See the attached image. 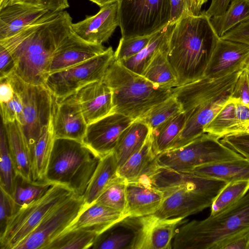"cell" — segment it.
Instances as JSON below:
<instances>
[{
  "label": "cell",
  "mask_w": 249,
  "mask_h": 249,
  "mask_svg": "<svg viewBox=\"0 0 249 249\" xmlns=\"http://www.w3.org/2000/svg\"><path fill=\"white\" fill-rule=\"evenodd\" d=\"M13 0H3L2 2L0 3V9L11 4Z\"/></svg>",
  "instance_id": "obj_58"
},
{
  "label": "cell",
  "mask_w": 249,
  "mask_h": 249,
  "mask_svg": "<svg viewBox=\"0 0 249 249\" xmlns=\"http://www.w3.org/2000/svg\"><path fill=\"white\" fill-rule=\"evenodd\" d=\"M74 194L66 186L54 184L41 196L18 209L0 234L1 249H15L50 210Z\"/></svg>",
  "instance_id": "obj_8"
},
{
  "label": "cell",
  "mask_w": 249,
  "mask_h": 249,
  "mask_svg": "<svg viewBox=\"0 0 249 249\" xmlns=\"http://www.w3.org/2000/svg\"><path fill=\"white\" fill-rule=\"evenodd\" d=\"M98 235L82 229L66 230L52 241L46 249H90Z\"/></svg>",
  "instance_id": "obj_38"
},
{
  "label": "cell",
  "mask_w": 249,
  "mask_h": 249,
  "mask_svg": "<svg viewBox=\"0 0 249 249\" xmlns=\"http://www.w3.org/2000/svg\"><path fill=\"white\" fill-rule=\"evenodd\" d=\"M3 126L17 175L33 181L31 152L22 125L16 121Z\"/></svg>",
  "instance_id": "obj_25"
},
{
  "label": "cell",
  "mask_w": 249,
  "mask_h": 249,
  "mask_svg": "<svg viewBox=\"0 0 249 249\" xmlns=\"http://www.w3.org/2000/svg\"><path fill=\"white\" fill-rule=\"evenodd\" d=\"M17 210V208L13 197L0 187V234L3 232L8 220Z\"/></svg>",
  "instance_id": "obj_48"
},
{
  "label": "cell",
  "mask_w": 249,
  "mask_h": 249,
  "mask_svg": "<svg viewBox=\"0 0 249 249\" xmlns=\"http://www.w3.org/2000/svg\"></svg>",
  "instance_id": "obj_61"
},
{
  "label": "cell",
  "mask_w": 249,
  "mask_h": 249,
  "mask_svg": "<svg viewBox=\"0 0 249 249\" xmlns=\"http://www.w3.org/2000/svg\"><path fill=\"white\" fill-rule=\"evenodd\" d=\"M221 142L249 160V134L230 135L223 137Z\"/></svg>",
  "instance_id": "obj_46"
},
{
  "label": "cell",
  "mask_w": 249,
  "mask_h": 249,
  "mask_svg": "<svg viewBox=\"0 0 249 249\" xmlns=\"http://www.w3.org/2000/svg\"><path fill=\"white\" fill-rule=\"evenodd\" d=\"M171 15L170 23L175 24L183 16L198 15L196 0H171Z\"/></svg>",
  "instance_id": "obj_45"
},
{
  "label": "cell",
  "mask_w": 249,
  "mask_h": 249,
  "mask_svg": "<svg viewBox=\"0 0 249 249\" xmlns=\"http://www.w3.org/2000/svg\"><path fill=\"white\" fill-rule=\"evenodd\" d=\"M208 0H196L197 9L199 13H201V7L202 5L207 2Z\"/></svg>",
  "instance_id": "obj_57"
},
{
  "label": "cell",
  "mask_w": 249,
  "mask_h": 249,
  "mask_svg": "<svg viewBox=\"0 0 249 249\" xmlns=\"http://www.w3.org/2000/svg\"><path fill=\"white\" fill-rule=\"evenodd\" d=\"M53 118V107L51 120L43 129L32 150V172L35 181H45V175L55 140Z\"/></svg>",
  "instance_id": "obj_31"
},
{
  "label": "cell",
  "mask_w": 249,
  "mask_h": 249,
  "mask_svg": "<svg viewBox=\"0 0 249 249\" xmlns=\"http://www.w3.org/2000/svg\"><path fill=\"white\" fill-rule=\"evenodd\" d=\"M3 0H0V3H1V2H2Z\"/></svg>",
  "instance_id": "obj_60"
},
{
  "label": "cell",
  "mask_w": 249,
  "mask_h": 249,
  "mask_svg": "<svg viewBox=\"0 0 249 249\" xmlns=\"http://www.w3.org/2000/svg\"><path fill=\"white\" fill-rule=\"evenodd\" d=\"M155 161L136 181L150 184L163 191L173 188L185 187L214 197L227 183L192 172H178L159 167Z\"/></svg>",
  "instance_id": "obj_13"
},
{
  "label": "cell",
  "mask_w": 249,
  "mask_h": 249,
  "mask_svg": "<svg viewBox=\"0 0 249 249\" xmlns=\"http://www.w3.org/2000/svg\"><path fill=\"white\" fill-rule=\"evenodd\" d=\"M249 229L232 234L217 243L213 249H249Z\"/></svg>",
  "instance_id": "obj_47"
},
{
  "label": "cell",
  "mask_w": 249,
  "mask_h": 249,
  "mask_svg": "<svg viewBox=\"0 0 249 249\" xmlns=\"http://www.w3.org/2000/svg\"><path fill=\"white\" fill-rule=\"evenodd\" d=\"M0 103V114L2 124H6L17 121L22 126L24 119L22 101L15 92L13 98L9 102Z\"/></svg>",
  "instance_id": "obj_44"
},
{
  "label": "cell",
  "mask_w": 249,
  "mask_h": 249,
  "mask_svg": "<svg viewBox=\"0 0 249 249\" xmlns=\"http://www.w3.org/2000/svg\"><path fill=\"white\" fill-rule=\"evenodd\" d=\"M249 190V180L227 182L215 197L211 206V216L219 214L242 199Z\"/></svg>",
  "instance_id": "obj_37"
},
{
  "label": "cell",
  "mask_w": 249,
  "mask_h": 249,
  "mask_svg": "<svg viewBox=\"0 0 249 249\" xmlns=\"http://www.w3.org/2000/svg\"><path fill=\"white\" fill-rule=\"evenodd\" d=\"M5 78L22 101L24 119L22 126L32 152L43 129L51 120L54 97L44 86L26 83L14 72Z\"/></svg>",
  "instance_id": "obj_10"
},
{
  "label": "cell",
  "mask_w": 249,
  "mask_h": 249,
  "mask_svg": "<svg viewBox=\"0 0 249 249\" xmlns=\"http://www.w3.org/2000/svg\"><path fill=\"white\" fill-rule=\"evenodd\" d=\"M242 70L217 79L205 76L174 88V96L185 114L186 121L182 130L166 151L184 146L205 133V128L230 98Z\"/></svg>",
  "instance_id": "obj_3"
},
{
  "label": "cell",
  "mask_w": 249,
  "mask_h": 249,
  "mask_svg": "<svg viewBox=\"0 0 249 249\" xmlns=\"http://www.w3.org/2000/svg\"><path fill=\"white\" fill-rule=\"evenodd\" d=\"M184 219H160L154 214L143 216L140 249H171L176 230L187 221Z\"/></svg>",
  "instance_id": "obj_22"
},
{
  "label": "cell",
  "mask_w": 249,
  "mask_h": 249,
  "mask_svg": "<svg viewBox=\"0 0 249 249\" xmlns=\"http://www.w3.org/2000/svg\"><path fill=\"white\" fill-rule=\"evenodd\" d=\"M135 120L111 113L88 125L82 142L100 158L113 152L122 133Z\"/></svg>",
  "instance_id": "obj_14"
},
{
  "label": "cell",
  "mask_w": 249,
  "mask_h": 249,
  "mask_svg": "<svg viewBox=\"0 0 249 249\" xmlns=\"http://www.w3.org/2000/svg\"><path fill=\"white\" fill-rule=\"evenodd\" d=\"M220 38L249 45V20L237 25Z\"/></svg>",
  "instance_id": "obj_50"
},
{
  "label": "cell",
  "mask_w": 249,
  "mask_h": 249,
  "mask_svg": "<svg viewBox=\"0 0 249 249\" xmlns=\"http://www.w3.org/2000/svg\"><path fill=\"white\" fill-rule=\"evenodd\" d=\"M102 81L112 92V113L134 120L141 118L154 107L174 95V88L156 85L115 59Z\"/></svg>",
  "instance_id": "obj_4"
},
{
  "label": "cell",
  "mask_w": 249,
  "mask_h": 249,
  "mask_svg": "<svg viewBox=\"0 0 249 249\" xmlns=\"http://www.w3.org/2000/svg\"><path fill=\"white\" fill-rule=\"evenodd\" d=\"M219 139L205 133L184 146L159 154L155 164L176 171L190 172L200 165L243 158Z\"/></svg>",
  "instance_id": "obj_7"
},
{
  "label": "cell",
  "mask_w": 249,
  "mask_h": 249,
  "mask_svg": "<svg viewBox=\"0 0 249 249\" xmlns=\"http://www.w3.org/2000/svg\"><path fill=\"white\" fill-rule=\"evenodd\" d=\"M53 97L55 139H68L82 142L88 124L74 94L60 99Z\"/></svg>",
  "instance_id": "obj_17"
},
{
  "label": "cell",
  "mask_w": 249,
  "mask_h": 249,
  "mask_svg": "<svg viewBox=\"0 0 249 249\" xmlns=\"http://www.w3.org/2000/svg\"><path fill=\"white\" fill-rule=\"evenodd\" d=\"M38 6L53 12H61L70 7L68 0H38Z\"/></svg>",
  "instance_id": "obj_52"
},
{
  "label": "cell",
  "mask_w": 249,
  "mask_h": 249,
  "mask_svg": "<svg viewBox=\"0 0 249 249\" xmlns=\"http://www.w3.org/2000/svg\"><path fill=\"white\" fill-rule=\"evenodd\" d=\"M174 25L168 24L158 31L148 44L139 53L119 62L127 69L142 76L157 52L168 45Z\"/></svg>",
  "instance_id": "obj_30"
},
{
  "label": "cell",
  "mask_w": 249,
  "mask_h": 249,
  "mask_svg": "<svg viewBox=\"0 0 249 249\" xmlns=\"http://www.w3.org/2000/svg\"><path fill=\"white\" fill-rule=\"evenodd\" d=\"M126 195V213L131 216L154 214L165 195L164 191L139 180L127 183Z\"/></svg>",
  "instance_id": "obj_23"
},
{
  "label": "cell",
  "mask_w": 249,
  "mask_h": 249,
  "mask_svg": "<svg viewBox=\"0 0 249 249\" xmlns=\"http://www.w3.org/2000/svg\"><path fill=\"white\" fill-rule=\"evenodd\" d=\"M53 185L46 181H30L17 175L12 197L17 209L41 196Z\"/></svg>",
  "instance_id": "obj_39"
},
{
  "label": "cell",
  "mask_w": 249,
  "mask_h": 249,
  "mask_svg": "<svg viewBox=\"0 0 249 249\" xmlns=\"http://www.w3.org/2000/svg\"><path fill=\"white\" fill-rule=\"evenodd\" d=\"M187 221L176 230L172 249H213L221 240L249 229V192L217 215Z\"/></svg>",
  "instance_id": "obj_5"
},
{
  "label": "cell",
  "mask_w": 249,
  "mask_h": 249,
  "mask_svg": "<svg viewBox=\"0 0 249 249\" xmlns=\"http://www.w3.org/2000/svg\"><path fill=\"white\" fill-rule=\"evenodd\" d=\"M186 117L181 111L151 130L153 147L156 155L167 150L182 130Z\"/></svg>",
  "instance_id": "obj_34"
},
{
  "label": "cell",
  "mask_w": 249,
  "mask_h": 249,
  "mask_svg": "<svg viewBox=\"0 0 249 249\" xmlns=\"http://www.w3.org/2000/svg\"><path fill=\"white\" fill-rule=\"evenodd\" d=\"M142 216H127L99 234L90 249H140Z\"/></svg>",
  "instance_id": "obj_20"
},
{
  "label": "cell",
  "mask_w": 249,
  "mask_h": 249,
  "mask_svg": "<svg viewBox=\"0 0 249 249\" xmlns=\"http://www.w3.org/2000/svg\"><path fill=\"white\" fill-rule=\"evenodd\" d=\"M119 26L117 2L100 8L94 15L72 23L73 33L83 40L93 44H102L111 37Z\"/></svg>",
  "instance_id": "obj_18"
},
{
  "label": "cell",
  "mask_w": 249,
  "mask_h": 249,
  "mask_svg": "<svg viewBox=\"0 0 249 249\" xmlns=\"http://www.w3.org/2000/svg\"><path fill=\"white\" fill-rule=\"evenodd\" d=\"M157 33L143 36L121 37L114 52V59L120 62L136 55L148 44Z\"/></svg>",
  "instance_id": "obj_43"
},
{
  "label": "cell",
  "mask_w": 249,
  "mask_h": 249,
  "mask_svg": "<svg viewBox=\"0 0 249 249\" xmlns=\"http://www.w3.org/2000/svg\"><path fill=\"white\" fill-rule=\"evenodd\" d=\"M181 111L180 105L173 95L154 107L140 119L151 130Z\"/></svg>",
  "instance_id": "obj_42"
},
{
  "label": "cell",
  "mask_w": 249,
  "mask_h": 249,
  "mask_svg": "<svg viewBox=\"0 0 249 249\" xmlns=\"http://www.w3.org/2000/svg\"><path fill=\"white\" fill-rule=\"evenodd\" d=\"M249 61V45L219 37L205 76L213 79L222 78L243 70Z\"/></svg>",
  "instance_id": "obj_16"
},
{
  "label": "cell",
  "mask_w": 249,
  "mask_h": 249,
  "mask_svg": "<svg viewBox=\"0 0 249 249\" xmlns=\"http://www.w3.org/2000/svg\"><path fill=\"white\" fill-rule=\"evenodd\" d=\"M167 50L168 45L157 52L142 76L159 86L174 88L178 80L168 60Z\"/></svg>",
  "instance_id": "obj_35"
},
{
  "label": "cell",
  "mask_w": 249,
  "mask_h": 249,
  "mask_svg": "<svg viewBox=\"0 0 249 249\" xmlns=\"http://www.w3.org/2000/svg\"><path fill=\"white\" fill-rule=\"evenodd\" d=\"M74 95L88 125L112 112V92L102 81L84 86Z\"/></svg>",
  "instance_id": "obj_21"
},
{
  "label": "cell",
  "mask_w": 249,
  "mask_h": 249,
  "mask_svg": "<svg viewBox=\"0 0 249 249\" xmlns=\"http://www.w3.org/2000/svg\"><path fill=\"white\" fill-rule=\"evenodd\" d=\"M127 182L117 176L104 189L95 202L126 213V189Z\"/></svg>",
  "instance_id": "obj_40"
},
{
  "label": "cell",
  "mask_w": 249,
  "mask_h": 249,
  "mask_svg": "<svg viewBox=\"0 0 249 249\" xmlns=\"http://www.w3.org/2000/svg\"><path fill=\"white\" fill-rule=\"evenodd\" d=\"M100 159L81 142L55 139L45 181L84 196Z\"/></svg>",
  "instance_id": "obj_6"
},
{
  "label": "cell",
  "mask_w": 249,
  "mask_h": 249,
  "mask_svg": "<svg viewBox=\"0 0 249 249\" xmlns=\"http://www.w3.org/2000/svg\"><path fill=\"white\" fill-rule=\"evenodd\" d=\"M230 97L249 107V76L245 68L238 77Z\"/></svg>",
  "instance_id": "obj_49"
},
{
  "label": "cell",
  "mask_w": 249,
  "mask_h": 249,
  "mask_svg": "<svg viewBox=\"0 0 249 249\" xmlns=\"http://www.w3.org/2000/svg\"><path fill=\"white\" fill-rule=\"evenodd\" d=\"M91 2L97 4L100 8L106 5L116 2L118 0H89Z\"/></svg>",
  "instance_id": "obj_55"
},
{
  "label": "cell",
  "mask_w": 249,
  "mask_h": 249,
  "mask_svg": "<svg viewBox=\"0 0 249 249\" xmlns=\"http://www.w3.org/2000/svg\"><path fill=\"white\" fill-rule=\"evenodd\" d=\"M219 38L205 11L183 16L175 23L168 40L167 58L177 87L205 76Z\"/></svg>",
  "instance_id": "obj_2"
},
{
  "label": "cell",
  "mask_w": 249,
  "mask_h": 249,
  "mask_svg": "<svg viewBox=\"0 0 249 249\" xmlns=\"http://www.w3.org/2000/svg\"><path fill=\"white\" fill-rule=\"evenodd\" d=\"M239 134H249V120L243 122L227 129L223 133L222 138L227 135Z\"/></svg>",
  "instance_id": "obj_54"
},
{
  "label": "cell",
  "mask_w": 249,
  "mask_h": 249,
  "mask_svg": "<svg viewBox=\"0 0 249 249\" xmlns=\"http://www.w3.org/2000/svg\"><path fill=\"white\" fill-rule=\"evenodd\" d=\"M245 69L246 70V71L248 72V74L249 75V61L247 63V64L245 67Z\"/></svg>",
  "instance_id": "obj_59"
},
{
  "label": "cell",
  "mask_w": 249,
  "mask_h": 249,
  "mask_svg": "<svg viewBox=\"0 0 249 249\" xmlns=\"http://www.w3.org/2000/svg\"><path fill=\"white\" fill-rule=\"evenodd\" d=\"M85 206L84 196L74 194L50 210L15 249H46L71 225Z\"/></svg>",
  "instance_id": "obj_12"
},
{
  "label": "cell",
  "mask_w": 249,
  "mask_h": 249,
  "mask_svg": "<svg viewBox=\"0 0 249 249\" xmlns=\"http://www.w3.org/2000/svg\"><path fill=\"white\" fill-rule=\"evenodd\" d=\"M126 216L120 212L94 202L86 205L66 230L82 229L99 235Z\"/></svg>",
  "instance_id": "obj_26"
},
{
  "label": "cell",
  "mask_w": 249,
  "mask_h": 249,
  "mask_svg": "<svg viewBox=\"0 0 249 249\" xmlns=\"http://www.w3.org/2000/svg\"><path fill=\"white\" fill-rule=\"evenodd\" d=\"M72 18L66 11H48L0 46L12 56L14 72L24 82L44 86L52 57L61 42L72 31Z\"/></svg>",
  "instance_id": "obj_1"
},
{
  "label": "cell",
  "mask_w": 249,
  "mask_h": 249,
  "mask_svg": "<svg viewBox=\"0 0 249 249\" xmlns=\"http://www.w3.org/2000/svg\"><path fill=\"white\" fill-rule=\"evenodd\" d=\"M114 60V52L109 47L91 59L49 74L44 86L57 99L70 96L91 82L103 81L108 67Z\"/></svg>",
  "instance_id": "obj_11"
},
{
  "label": "cell",
  "mask_w": 249,
  "mask_h": 249,
  "mask_svg": "<svg viewBox=\"0 0 249 249\" xmlns=\"http://www.w3.org/2000/svg\"><path fill=\"white\" fill-rule=\"evenodd\" d=\"M16 3H24L39 6L38 0H13L11 4Z\"/></svg>",
  "instance_id": "obj_56"
},
{
  "label": "cell",
  "mask_w": 249,
  "mask_h": 249,
  "mask_svg": "<svg viewBox=\"0 0 249 249\" xmlns=\"http://www.w3.org/2000/svg\"><path fill=\"white\" fill-rule=\"evenodd\" d=\"M48 11L42 7L19 3L0 9V40L13 36Z\"/></svg>",
  "instance_id": "obj_24"
},
{
  "label": "cell",
  "mask_w": 249,
  "mask_h": 249,
  "mask_svg": "<svg viewBox=\"0 0 249 249\" xmlns=\"http://www.w3.org/2000/svg\"><path fill=\"white\" fill-rule=\"evenodd\" d=\"M249 120V107L238 100L230 98L213 120L205 128L204 132L222 138L230 127Z\"/></svg>",
  "instance_id": "obj_29"
},
{
  "label": "cell",
  "mask_w": 249,
  "mask_h": 249,
  "mask_svg": "<svg viewBox=\"0 0 249 249\" xmlns=\"http://www.w3.org/2000/svg\"><path fill=\"white\" fill-rule=\"evenodd\" d=\"M105 50L102 44L88 42L72 31L61 42L55 51L49 74L84 62L99 55Z\"/></svg>",
  "instance_id": "obj_19"
},
{
  "label": "cell",
  "mask_w": 249,
  "mask_h": 249,
  "mask_svg": "<svg viewBox=\"0 0 249 249\" xmlns=\"http://www.w3.org/2000/svg\"><path fill=\"white\" fill-rule=\"evenodd\" d=\"M0 103H6L14 97V88L6 78H0Z\"/></svg>",
  "instance_id": "obj_53"
},
{
  "label": "cell",
  "mask_w": 249,
  "mask_h": 249,
  "mask_svg": "<svg viewBox=\"0 0 249 249\" xmlns=\"http://www.w3.org/2000/svg\"><path fill=\"white\" fill-rule=\"evenodd\" d=\"M234 0H212L208 10L205 11L206 15L212 18L223 14L228 9L230 3Z\"/></svg>",
  "instance_id": "obj_51"
},
{
  "label": "cell",
  "mask_w": 249,
  "mask_h": 249,
  "mask_svg": "<svg viewBox=\"0 0 249 249\" xmlns=\"http://www.w3.org/2000/svg\"><path fill=\"white\" fill-rule=\"evenodd\" d=\"M164 192L165 197L161 204L153 214L160 219L185 218L211 207L215 198L185 187L173 188Z\"/></svg>",
  "instance_id": "obj_15"
},
{
  "label": "cell",
  "mask_w": 249,
  "mask_h": 249,
  "mask_svg": "<svg viewBox=\"0 0 249 249\" xmlns=\"http://www.w3.org/2000/svg\"><path fill=\"white\" fill-rule=\"evenodd\" d=\"M122 37L143 36L159 31L171 21V0H118Z\"/></svg>",
  "instance_id": "obj_9"
},
{
  "label": "cell",
  "mask_w": 249,
  "mask_h": 249,
  "mask_svg": "<svg viewBox=\"0 0 249 249\" xmlns=\"http://www.w3.org/2000/svg\"><path fill=\"white\" fill-rule=\"evenodd\" d=\"M17 173L10 155L3 126L0 130V187L13 196Z\"/></svg>",
  "instance_id": "obj_41"
},
{
  "label": "cell",
  "mask_w": 249,
  "mask_h": 249,
  "mask_svg": "<svg viewBox=\"0 0 249 249\" xmlns=\"http://www.w3.org/2000/svg\"><path fill=\"white\" fill-rule=\"evenodd\" d=\"M118 169L113 152L100 159L84 196L86 205L95 201L105 187L118 176Z\"/></svg>",
  "instance_id": "obj_32"
},
{
  "label": "cell",
  "mask_w": 249,
  "mask_h": 249,
  "mask_svg": "<svg viewBox=\"0 0 249 249\" xmlns=\"http://www.w3.org/2000/svg\"><path fill=\"white\" fill-rule=\"evenodd\" d=\"M249 20V0H234L221 15L210 18L211 24L220 37L241 23Z\"/></svg>",
  "instance_id": "obj_36"
},
{
  "label": "cell",
  "mask_w": 249,
  "mask_h": 249,
  "mask_svg": "<svg viewBox=\"0 0 249 249\" xmlns=\"http://www.w3.org/2000/svg\"><path fill=\"white\" fill-rule=\"evenodd\" d=\"M151 133L143 146L130 156L117 171V175L127 182L136 181L155 161Z\"/></svg>",
  "instance_id": "obj_33"
},
{
  "label": "cell",
  "mask_w": 249,
  "mask_h": 249,
  "mask_svg": "<svg viewBox=\"0 0 249 249\" xmlns=\"http://www.w3.org/2000/svg\"><path fill=\"white\" fill-rule=\"evenodd\" d=\"M151 129L142 119L135 120L121 134L113 151L118 168L145 142Z\"/></svg>",
  "instance_id": "obj_28"
},
{
  "label": "cell",
  "mask_w": 249,
  "mask_h": 249,
  "mask_svg": "<svg viewBox=\"0 0 249 249\" xmlns=\"http://www.w3.org/2000/svg\"><path fill=\"white\" fill-rule=\"evenodd\" d=\"M190 172L226 182L249 180V160L244 157L197 166Z\"/></svg>",
  "instance_id": "obj_27"
}]
</instances>
